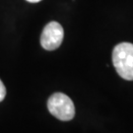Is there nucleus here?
I'll return each mask as SVG.
<instances>
[{
	"label": "nucleus",
	"mask_w": 133,
	"mask_h": 133,
	"mask_svg": "<svg viewBox=\"0 0 133 133\" xmlns=\"http://www.w3.org/2000/svg\"><path fill=\"white\" fill-rule=\"evenodd\" d=\"M5 96H6V88L4 84L2 83V81L0 80V102L4 100Z\"/></svg>",
	"instance_id": "20e7f679"
},
{
	"label": "nucleus",
	"mask_w": 133,
	"mask_h": 133,
	"mask_svg": "<svg viewBox=\"0 0 133 133\" xmlns=\"http://www.w3.org/2000/svg\"><path fill=\"white\" fill-rule=\"evenodd\" d=\"M48 108L54 117L63 121L71 120L75 115V107L72 100L62 93H55L49 97Z\"/></svg>",
	"instance_id": "f03ea898"
},
{
	"label": "nucleus",
	"mask_w": 133,
	"mask_h": 133,
	"mask_svg": "<svg viewBox=\"0 0 133 133\" xmlns=\"http://www.w3.org/2000/svg\"><path fill=\"white\" fill-rule=\"evenodd\" d=\"M112 63L116 72L125 80H133V44L121 43L112 51Z\"/></svg>",
	"instance_id": "f257e3e1"
},
{
	"label": "nucleus",
	"mask_w": 133,
	"mask_h": 133,
	"mask_svg": "<svg viewBox=\"0 0 133 133\" xmlns=\"http://www.w3.org/2000/svg\"><path fill=\"white\" fill-rule=\"evenodd\" d=\"M64 37L62 26L57 22H50L44 28L41 36V44L46 50H54L60 46Z\"/></svg>",
	"instance_id": "7ed1b4c3"
},
{
	"label": "nucleus",
	"mask_w": 133,
	"mask_h": 133,
	"mask_svg": "<svg viewBox=\"0 0 133 133\" xmlns=\"http://www.w3.org/2000/svg\"><path fill=\"white\" fill-rule=\"evenodd\" d=\"M28 2H31V3H37V2H39L41 0H27Z\"/></svg>",
	"instance_id": "39448f33"
}]
</instances>
